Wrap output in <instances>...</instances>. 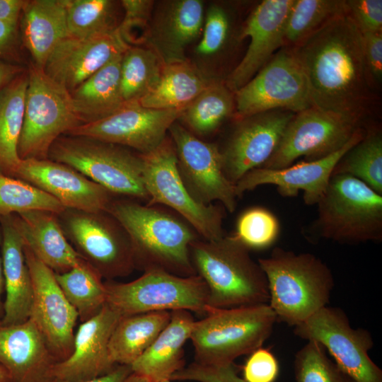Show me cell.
Listing matches in <instances>:
<instances>
[{
    "mask_svg": "<svg viewBox=\"0 0 382 382\" xmlns=\"http://www.w3.org/2000/svg\"><path fill=\"white\" fill-rule=\"evenodd\" d=\"M308 79L313 105L364 124L376 100L361 34L347 11L292 48Z\"/></svg>",
    "mask_w": 382,
    "mask_h": 382,
    "instance_id": "obj_1",
    "label": "cell"
},
{
    "mask_svg": "<svg viewBox=\"0 0 382 382\" xmlns=\"http://www.w3.org/2000/svg\"><path fill=\"white\" fill-rule=\"evenodd\" d=\"M127 233L136 269L196 275L190 246L199 238L180 215L161 205L142 204L130 198L114 199L107 211Z\"/></svg>",
    "mask_w": 382,
    "mask_h": 382,
    "instance_id": "obj_2",
    "label": "cell"
},
{
    "mask_svg": "<svg viewBox=\"0 0 382 382\" xmlns=\"http://www.w3.org/2000/svg\"><path fill=\"white\" fill-rule=\"evenodd\" d=\"M195 270L208 289V306L229 308L268 303L266 275L234 233L215 241L201 238L190 246Z\"/></svg>",
    "mask_w": 382,
    "mask_h": 382,
    "instance_id": "obj_3",
    "label": "cell"
},
{
    "mask_svg": "<svg viewBox=\"0 0 382 382\" xmlns=\"http://www.w3.org/2000/svg\"><path fill=\"white\" fill-rule=\"evenodd\" d=\"M257 262L267 279L268 304L277 321L294 327L328 306L334 277L316 255L276 247Z\"/></svg>",
    "mask_w": 382,
    "mask_h": 382,
    "instance_id": "obj_4",
    "label": "cell"
},
{
    "mask_svg": "<svg viewBox=\"0 0 382 382\" xmlns=\"http://www.w3.org/2000/svg\"><path fill=\"white\" fill-rule=\"evenodd\" d=\"M317 205V218L305 231L308 238L349 245L382 241V195L361 180L332 175Z\"/></svg>",
    "mask_w": 382,
    "mask_h": 382,
    "instance_id": "obj_5",
    "label": "cell"
},
{
    "mask_svg": "<svg viewBox=\"0 0 382 382\" xmlns=\"http://www.w3.org/2000/svg\"><path fill=\"white\" fill-rule=\"evenodd\" d=\"M276 322L268 303L209 307L206 315L195 321L191 332L194 362L204 366L234 363L236 358L261 347L271 336Z\"/></svg>",
    "mask_w": 382,
    "mask_h": 382,
    "instance_id": "obj_6",
    "label": "cell"
},
{
    "mask_svg": "<svg viewBox=\"0 0 382 382\" xmlns=\"http://www.w3.org/2000/svg\"><path fill=\"white\" fill-rule=\"evenodd\" d=\"M48 158L64 163L115 195L149 201L141 154L84 136L64 134L52 145Z\"/></svg>",
    "mask_w": 382,
    "mask_h": 382,
    "instance_id": "obj_7",
    "label": "cell"
},
{
    "mask_svg": "<svg viewBox=\"0 0 382 382\" xmlns=\"http://www.w3.org/2000/svg\"><path fill=\"white\" fill-rule=\"evenodd\" d=\"M28 77L18 152L21 160L47 159L55 140L82 122L70 93L51 79L43 69L32 62Z\"/></svg>",
    "mask_w": 382,
    "mask_h": 382,
    "instance_id": "obj_8",
    "label": "cell"
},
{
    "mask_svg": "<svg viewBox=\"0 0 382 382\" xmlns=\"http://www.w3.org/2000/svg\"><path fill=\"white\" fill-rule=\"evenodd\" d=\"M106 304L121 316L186 310L206 315L208 289L197 274L182 277L163 270L144 272L126 283L105 282Z\"/></svg>",
    "mask_w": 382,
    "mask_h": 382,
    "instance_id": "obj_9",
    "label": "cell"
},
{
    "mask_svg": "<svg viewBox=\"0 0 382 382\" xmlns=\"http://www.w3.org/2000/svg\"><path fill=\"white\" fill-rule=\"evenodd\" d=\"M57 216L72 247L103 279L124 277L136 269L130 238L108 212L65 209Z\"/></svg>",
    "mask_w": 382,
    "mask_h": 382,
    "instance_id": "obj_10",
    "label": "cell"
},
{
    "mask_svg": "<svg viewBox=\"0 0 382 382\" xmlns=\"http://www.w3.org/2000/svg\"><path fill=\"white\" fill-rule=\"evenodd\" d=\"M143 180L149 196L147 204L161 205L183 218L207 241L224 236L222 224L224 208L197 202L185 187L178 170L173 142L166 137L153 151L141 154Z\"/></svg>",
    "mask_w": 382,
    "mask_h": 382,
    "instance_id": "obj_11",
    "label": "cell"
},
{
    "mask_svg": "<svg viewBox=\"0 0 382 382\" xmlns=\"http://www.w3.org/2000/svg\"><path fill=\"white\" fill-rule=\"evenodd\" d=\"M232 117L239 121L274 110L296 113L313 105L308 79L291 47H283L234 93Z\"/></svg>",
    "mask_w": 382,
    "mask_h": 382,
    "instance_id": "obj_12",
    "label": "cell"
},
{
    "mask_svg": "<svg viewBox=\"0 0 382 382\" xmlns=\"http://www.w3.org/2000/svg\"><path fill=\"white\" fill-rule=\"evenodd\" d=\"M364 124L338 112L312 105L294 114L270 159L261 167H288L300 157L324 158L342 149Z\"/></svg>",
    "mask_w": 382,
    "mask_h": 382,
    "instance_id": "obj_13",
    "label": "cell"
},
{
    "mask_svg": "<svg viewBox=\"0 0 382 382\" xmlns=\"http://www.w3.org/2000/svg\"><path fill=\"white\" fill-rule=\"evenodd\" d=\"M296 336L320 344L336 364L357 382H382V371L370 358L369 330L353 328L340 308L326 306L294 328Z\"/></svg>",
    "mask_w": 382,
    "mask_h": 382,
    "instance_id": "obj_14",
    "label": "cell"
},
{
    "mask_svg": "<svg viewBox=\"0 0 382 382\" xmlns=\"http://www.w3.org/2000/svg\"><path fill=\"white\" fill-rule=\"evenodd\" d=\"M168 132L175 149L178 173L191 196L204 205L220 202L233 213L238 197L235 185L224 174L221 150L176 122Z\"/></svg>",
    "mask_w": 382,
    "mask_h": 382,
    "instance_id": "obj_15",
    "label": "cell"
},
{
    "mask_svg": "<svg viewBox=\"0 0 382 382\" xmlns=\"http://www.w3.org/2000/svg\"><path fill=\"white\" fill-rule=\"evenodd\" d=\"M23 250L33 284L29 319L44 337L57 361L60 362L72 352L79 316L62 291L54 271L24 244Z\"/></svg>",
    "mask_w": 382,
    "mask_h": 382,
    "instance_id": "obj_16",
    "label": "cell"
},
{
    "mask_svg": "<svg viewBox=\"0 0 382 382\" xmlns=\"http://www.w3.org/2000/svg\"><path fill=\"white\" fill-rule=\"evenodd\" d=\"M183 111L147 108L139 103H126L111 115L81 125L66 134L94 138L145 154L163 142Z\"/></svg>",
    "mask_w": 382,
    "mask_h": 382,
    "instance_id": "obj_17",
    "label": "cell"
},
{
    "mask_svg": "<svg viewBox=\"0 0 382 382\" xmlns=\"http://www.w3.org/2000/svg\"><path fill=\"white\" fill-rule=\"evenodd\" d=\"M294 112L274 110L239 121L221 151L227 179L236 185L250 170L262 166L277 149Z\"/></svg>",
    "mask_w": 382,
    "mask_h": 382,
    "instance_id": "obj_18",
    "label": "cell"
},
{
    "mask_svg": "<svg viewBox=\"0 0 382 382\" xmlns=\"http://www.w3.org/2000/svg\"><path fill=\"white\" fill-rule=\"evenodd\" d=\"M367 129L357 132L342 149L324 158L301 161L283 168L259 167L250 170L235 185L237 197L260 185H272L282 197H296L302 191L306 204H317L328 187L337 162L364 137Z\"/></svg>",
    "mask_w": 382,
    "mask_h": 382,
    "instance_id": "obj_19",
    "label": "cell"
},
{
    "mask_svg": "<svg viewBox=\"0 0 382 382\" xmlns=\"http://www.w3.org/2000/svg\"><path fill=\"white\" fill-rule=\"evenodd\" d=\"M294 0H264L251 11L238 38H250L248 49L225 82L235 93L284 47L286 23Z\"/></svg>",
    "mask_w": 382,
    "mask_h": 382,
    "instance_id": "obj_20",
    "label": "cell"
},
{
    "mask_svg": "<svg viewBox=\"0 0 382 382\" xmlns=\"http://www.w3.org/2000/svg\"><path fill=\"white\" fill-rule=\"evenodd\" d=\"M13 178L42 190L65 209L107 211L116 196L71 166L49 158L21 160Z\"/></svg>",
    "mask_w": 382,
    "mask_h": 382,
    "instance_id": "obj_21",
    "label": "cell"
},
{
    "mask_svg": "<svg viewBox=\"0 0 382 382\" xmlns=\"http://www.w3.org/2000/svg\"><path fill=\"white\" fill-rule=\"evenodd\" d=\"M130 47L117 30L88 37L62 40L43 68L54 82L72 92L93 74L122 55Z\"/></svg>",
    "mask_w": 382,
    "mask_h": 382,
    "instance_id": "obj_22",
    "label": "cell"
},
{
    "mask_svg": "<svg viewBox=\"0 0 382 382\" xmlns=\"http://www.w3.org/2000/svg\"><path fill=\"white\" fill-rule=\"evenodd\" d=\"M120 317L105 303L97 314L82 322L74 334L71 354L53 366L52 382H81L112 371L117 365L110 357L108 345Z\"/></svg>",
    "mask_w": 382,
    "mask_h": 382,
    "instance_id": "obj_23",
    "label": "cell"
},
{
    "mask_svg": "<svg viewBox=\"0 0 382 382\" xmlns=\"http://www.w3.org/2000/svg\"><path fill=\"white\" fill-rule=\"evenodd\" d=\"M56 363L30 319L18 324L0 325V364L8 373L10 382H52L51 371Z\"/></svg>",
    "mask_w": 382,
    "mask_h": 382,
    "instance_id": "obj_24",
    "label": "cell"
},
{
    "mask_svg": "<svg viewBox=\"0 0 382 382\" xmlns=\"http://www.w3.org/2000/svg\"><path fill=\"white\" fill-rule=\"evenodd\" d=\"M10 217L24 245L54 272H65L84 261L66 238L57 214L30 210Z\"/></svg>",
    "mask_w": 382,
    "mask_h": 382,
    "instance_id": "obj_25",
    "label": "cell"
},
{
    "mask_svg": "<svg viewBox=\"0 0 382 382\" xmlns=\"http://www.w3.org/2000/svg\"><path fill=\"white\" fill-rule=\"evenodd\" d=\"M1 253L6 297L1 325L23 323L29 319L33 302V284L27 265L23 240L10 215L0 220Z\"/></svg>",
    "mask_w": 382,
    "mask_h": 382,
    "instance_id": "obj_26",
    "label": "cell"
},
{
    "mask_svg": "<svg viewBox=\"0 0 382 382\" xmlns=\"http://www.w3.org/2000/svg\"><path fill=\"white\" fill-rule=\"evenodd\" d=\"M194 318L186 310L170 311L168 324L130 366L132 371L155 382L170 381L185 367L184 345L190 340Z\"/></svg>",
    "mask_w": 382,
    "mask_h": 382,
    "instance_id": "obj_27",
    "label": "cell"
},
{
    "mask_svg": "<svg viewBox=\"0 0 382 382\" xmlns=\"http://www.w3.org/2000/svg\"><path fill=\"white\" fill-rule=\"evenodd\" d=\"M21 16L23 44L33 63L43 69L56 46L69 36L66 0H26Z\"/></svg>",
    "mask_w": 382,
    "mask_h": 382,
    "instance_id": "obj_28",
    "label": "cell"
},
{
    "mask_svg": "<svg viewBox=\"0 0 382 382\" xmlns=\"http://www.w3.org/2000/svg\"><path fill=\"white\" fill-rule=\"evenodd\" d=\"M204 3L178 0L168 4L156 23L152 48L165 63L185 60V48L200 34Z\"/></svg>",
    "mask_w": 382,
    "mask_h": 382,
    "instance_id": "obj_29",
    "label": "cell"
},
{
    "mask_svg": "<svg viewBox=\"0 0 382 382\" xmlns=\"http://www.w3.org/2000/svg\"><path fill=\"white\" fill-rule=\"evenodd\" d=\"M211 81L186 59L165 63L154 86L138 103L147 108L184 110Z\"/></svg>",
    "mask_w": 382,
    "mask_h": 382,
    "instance_id": "obj_30",
    "label": "cell"
},
{
    "mask_svg": "<svg viewBox=\"0 0 382 382\" xmlns=\"http://www.w3.org/2000/svg\"><path fill=\"white\" fill-rule=\"evenodd\" d=\"M122 55L104 66L70 93L82 125L105 118L126 104L120 91Z\"/></svg>",
    "mask_w": 382,
    "mask_h": 382,
    "instance_id": "obj_31",
    "label": "cell"
},
{
    "mask_svg": "<svg viewBox=\"0 0 382 382\" xmlns=\"http://www.w3.org/2000/svg\"><path fill=\"white\" fill-rule=\"evenodd\" d=\"M170 319V311L121 316L109 341L112 361L115 365L131 366L149 348Z\"/></svg>",
    "mask_w": 382,
    "mask_h": 382,
    "instance_id": "obj_32",
    "label": "cell"
},
{
    "mask_svg": "<svg viewBox=\"0 0 382 382\" xmlns=\"http://www.w3.org/2000/svg\"><path fill=\"white\" fill-rule=\"evenodd\" d=\"M28 83V73H21L0 93V173L13 178L21 161L18 146Z\"/></svg>",
    "mask_w": 382,
    "mask_h": 382,
    "instance_id": "obj_33",
    "label": "cell"
},
{
    "mask_svg": "<svg viewBox=\"0 0 382 382\" xmlns=\"http://www.w3.org/2000/svg\"><path fill=\"white\" fill-rule=\"evenodd\" d=\"M235 108L234 93L225 83L212 80L207 88L183 111L180 119L190 132L204 136L216 131Z\"/></svg>",
    "mask_w": 382,
    "mask_h": 382,
    "instance_id": "obj_34",
    "label": "cell"
},
{
    "mask_svg": "<svg viewBox=\"0 0 382 382\" xmlns=\"http://www.w3.org/2000/svg\"><path fill=\"white\" fill-rule=\"evenodd\" d=\"M54 274L58 284L76 311L81 323L97 314L105 304V282L85 260L69 271Z\"/></svg>",
    "mask_w": 382,
    "mask_h": 382,
    "instance_id": "obj_35",
    "label": "cell"
},
{
    "mask_svg": "<svg viewBox=\"0 0 382 382\" xmlns=\"http://www.w3.org/2000/svg\"><path fill=\"white\" fill-rule=\"evenodd\" d=\"M346 11L345 0H294L285 25L284 47L300 45Z\"/></svg>",
    "mask_w": 382,
    "mask_h": 382,
    "instance_id": "obj_36",
    "label": "cell"
},
{
    "mask_svg": "<svg viewBox=\"0 0 382 382\" xmlns=\"http://www.w3.org/2000/svg\"><path fill=\"white\" fill-rule=\"evenodd\" d=\"M353 176L382 195V132L368 128L364 137L351 147L335 166L332 175Z\"/></svg>",
    "mask_w": 382,
    "mask_h": 382,
    "instance_id": "obj_37",
    "label": "cell"
},
{
    "mask_svg": "<svg viewBox=\"0 0 382 382\" xmlns=\"http://www.w3.org/2000/svg\"><path fill=\"white\" fill-rule=\"evenodd\" d=\"M164 64L153 48L130 46L122 55L120 68V91L125 103H138L154 86Z\"/></svg>",
    "mask_w": 382,
    "mask_h": 382,
    "instance_id": "obj_38",
    "label": "cell"
},
{
    "mask_svg": "<svg viewBox=\"0 0 382 382\" xmlns=\"http://www.w3.org/2000/svg\"><path fill=\"white\" fill-rule=\"evenodd\" d=\"M69 36L88 37L117 29L116 3L110 0H66Z\"/></svg>",
    "mask_w": 382,
    "mask_h": 382,
    "instance_id": "obj_39",
    "label": "cell"
},
{
    "mask_svg": "<svg viewBox=\"0 0 382 382\" xmlns=\"http://www.w3.org/2000/svg\"><path fill=\"white\" fill-rule=\"evenodd\" d=\"M64 209L55 198L38 187L0 173V220L30 210H45L59 214Z\"/></svg>",
    "mask_w": 382,
    "mask_h": 382,
    "instance_id": "obj_40",
    "label": "cell"
},
{
    "mask_svg": "<svg viewBox=\"0 0 382 382\" xmlns=\"http://www.w3.org/2000/svg\"><path fill=\"white\" fill-rule=\"evenodd\" d=\"M296 382H357L328 357L318 342L307 341L298 350L294 360Z\"/></svg>",
    "mask_w": 382,
    "mask_h": 382,
    "instance_id": "obj_41",
    "label": "cell"
},
{
    "mask_svg": "<svg viewBox=\"0 0 382 382\" xmlns=\"http://www.w3.org/2000/svg\"><path fill=\"white\" fill-rule=\"evenodd\" d=\"M279 231V220L272 212L253 207L239 216L234 235L250 250H262L274 244Z\"/></svg>",
    "mask_w": 382,
    "mask_h": 382,
    "instance_id": "obj_42",
    "label": "cell"
},
{
    "mask_svg": "<svg viewBox=\"0 0 382 382\" xmlns=\"http://www.w3.org/2000/svg\"><path fill=\"white\" fill-rule=\"evenodd\" d=\"M204 24L202 38L196 47L202 56L219 52L227 44L231 31V21L227 11L219 5L208 10Z\"/></svg>",
    "mask_w": 382,
    "mask_h": 382,
    "instance_id": "obj_43",
    "label": "cell"
},
{
    "mask_svg": "<svg viewBox=\"0 0 382 382\" xmlns=\"http://www.w3.org/2000/svg\"><path fill=\"white\" fill-rule=\"evenodd\" d=\"M153 4L152 1L149 0L121 1L125 16L118 30L129 45V43H138L148 38L149 33L146 27Z\"/></svg>",
    "mask_w": 382,
    "mask_h": 382,
    "instance_id": "obj_44",
    "label": "cell"
},
{
    "mask_svg": "<svg viewBox=\"0 0 382 382\" xmlns=\"http://www.w3.org/2000/svg\"><path fill=\"white\" fill-rule=\"evenodd\" d=\"M279 374L277 358L262 347L250 354L243 366V379L245 382H275Z\"/></svg>",
    "mask_w": 382,
    "mask_h": 382,
    "instance_id": "obj_45",
    "label": "cell"
},
{
    "mask_svg": "<svg viewBox=\"0 0 382 382\" xmlns=\"http://www.w3.org/2000/svg\"><path fill=\"white\" fill-rule=\"evenodd\" d=\"M346 7L361 33L382 32L381 0H348Z\"/></svg>",
    "mask_w": 382,
    "mask_h": 382,
    "instance_id": "obj_46",
    "label": "cell"
},
{
    "mask_svg": "<svg viewBox=\"0 0 382 382\" xmlns=\"http://www.w3.org/2000/svg\"><path fill=\"white\" fill-rule=\"evenodd\" d=\"M234 363L223 366H204L192 362L180 373L183 381L196 382H245L238 375Z\"/></svg>",
    "mask_w": 382,
    "mask_h": 382,
    "instance_id": "obj_47",
    "label": "cell"
},
{
    "mask_svg": "<svg viewBox=\"0 0 382 382\" xmlns=\"http://www.w3.org/2000/svg\"><path fill=\"white\" fill-rule=\"evenodd\" d=\"M361 34L366 66L373 83L378 88L382 81V32Z\"/></svg>",
    "mask_w": 382,
    "mask_h": 382,
    "instance_id": "obj_48",
    "label": "cell"
},
{
    "mask_svg": "<svg viewBox=\"0 0 382 382\" xmlns=\"http://www.w3.org/2000/svg\"><path fill=\"white\" fill-rule=\"evenodd\" d=\"M25 1L0 0V21L18 25Z\"/></svg>",
    "mask_w": 382,
    "mask_h": 382,
    "instance_id": "obj_49",
    "label": "cell"
},
{
    "mask_svg": "<svg viewBox=\"0 0 382 382\" xmlns=\"http://www.w3.org/2000/svg\"><path fill=\"white\" fill-rule=\"evenodd\" d=\"M17 25L0 21V57L8 54L15 47Z\"/></svg>",
    "mask_w": 382,
    "mask_h": 382,
    "instance_id": "obj_50",
    "label": "cell"
},
{
    "mask_svg": "<svg viewBox=\"0 0 382 382\" xmlns=\"http://www.w3.org/2000/svg\"><path fill=\"white\" fill-rule=\"evenodd\" d=\"M131 372L130 366L117 365L112 371L107 374L81 382H123Z\"/></svg>",
    "mask_w": 382,
    "mask_h": 382,
    "instance_id": "obj_51",
    "label": "cell"
},
{
    "mask_svg": "<svg viewBox=\"0 0 382 382\" xmlns=\"http://www.w3.org/2000/svg\"><path fill=\"white\" fill-rule=\"evenodd\" d=\"M21 73L19 66L0 60V93Z\"/></svg>",
    "mask_w": 382,
    "mask_h": 382,
    "instance_id": "obj_52",
    "label": "cell"
},
{
    "mask_svg": "<svg viewBox=\"0 0 382 382\" xmlns=\"http://www.w3.org/2000/svg\"><path fill=\"white\" fill-rule=\"evenodd\" d=\"M1 228L0 226V323L4 317V301L2 300V293L4 289V279L3 273V266H2V260H1Z\"/></svg>",
    "mask_w": 382,
    "mask_h": 382,
    "instance_id": "obj_53",
    "label": "cell"
},
{
    "mask_svg": "<svg viewBox=\"0 0 382 382\" xmlns=\"http://www.w3.org/2000/svg\"><path fill=\"white\" fill-rule=\"evenodd\" d=\"M123 382H155L151 381V379L148 378L147 377L134 373L131 372L123 381ZM162 382H173V381H162Z\"/></svg>",
    "mask_w": 382,
    "mask_h": 382,
    "instance_id": "obj_54",
    "label": "cell"
},
{
    "mask_svg": "<svg viewBox=\"0 0 382 382\" xmlns=\"http://www.w3.org/2000/svg\"><path fill=\"white\" fill-rule=\"evenodd\" d=\"M0 382H10V376L7 371L0 364Z\"/></svg>",
    "mask_w": 382,
    "mask_h": 382,
    "instance_id": "obj_55",
    "label": "cell"
}]
</instances>
